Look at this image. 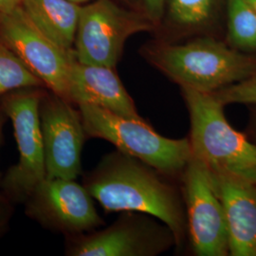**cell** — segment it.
I'll list each match as a JSON object with an SVG mask.
<instances>
[{"instance_id":"obj_2","label":"cell","mask_w":256,"mask_h":256,"mask_svg":"<svg viewBox=\"0 0 256 256\" xmlns=\"http://www.w3.org/2000/svg\"><path fill=\"white\" fill-rule=\"evenodd\" d=\"M148 57L182 88L205 93L218 92L256 74V58L210 38L154 46Z\"/></svg>"},{"instance_id":"obj_19","label":"cell","mask_w":256,"mask_h":256,"mask_svg":"<svg viewBox=\"0 0 256 256\" xmlns=\"http://www.w3.org/2000/svg\"><path fill=\"white\" fill-rule=\"evenodd\" d=\"M8 117L4 113L3 110L0 106V144L2 140V130L3 126ZM0 183H1V176H0ZM12 203L4 196V194L0 189V238L6 232L7 225L9 223L10 214H12Z\"/></svg>"},{"instance_id":"obj_15","label":"cell","mask_w":256,"mask_h":256,"mask_svg":"<svg viewBox=\"0 0 256 256\" xmlns=\"http://www.w3.org/2000/svg\"><path fill=\"white\" fill-rule=\"evenodd\" d=\"M228 36L234 48L256 50V12L246 0H227Z\"/></svg>"},{"instance_id":"obj_1","label":"cell","mask_w":256,"mask_h":256,"mask_svg":"<svg viewBox=\"0 0 256 256\" xmlns=\"http://www.w3.org/2000/svg\"><path fill=\"white\" fill-rule=\"evenodd\" d=\"M150 168L118 150L102 160L84 186L106 212H140L158 218L180 243L186 229L182 203L174 188Z\"/></svg>"},{"instance_id":"obj_21","label":"cell","mask_w":256,"mask_h":256,"mask_svg":"<svg viewBox=\"0 0 256 256\" xmlns=\"http://www.w3.org/2000/svg\"><path fill=\"white\" fill-rule=\"evenodd\" d=\"M23 0H0V19L22 6Z\"/></svg>"},{"instance_id":"obj_9","label":"cell","mask_w":256,"mask_h":256,"mask_svg":"<svg viewBox=\"0 0 256 256\" xmlns=\"http://www.w3.org/2000/svg\"><path fill=\"white\" fill-rule=\"evenodd\" d=\"M184 176L187 223L194 252L200 256L229 254L226 216L209 167L192 153Z\"/></svg>"},{"instance_id":"obj_5","label":"cell","mask_w":256,"mask_h":256,"mask_svg":"<svg viewBox=\"0 0 256 256\" xmlns=\"http://www.w3.org/2000/svg\"><path fill=\"white\" fill-rule=\"evenodd\" d=\"M41 88L10 92L0 100V106L12 120L19 151V160L1 180L0 189L12 204L25 203L39 183L46 178L44 144L39 104Z\"/></svg>"},{"instance_id":"obj_7","label":"cell","mask_w":256,"mask_h":256,"mask_svg":"<svg viewBox=\"0 0 256 256\" xmlns=\"http://www.w3.org/2000/svg\"><path fill=\"white\" fill-rule=\"evenodd\" d=\"M0 42L18 56L50 92L68 100L74 48L66 50L45 34L19 7L0 19Z\"/></svg>"},{"instance_id":"obj_24","label":"cell","mask_w":256,"mask_h":256,"mask_svg":"<svg viewBox=\"0 0 256 256\" xmlns=\"http://www.w3.org/2000/svg\"><path fill=\"white\" fill-rule=\"evenodd\" d=\"M254 120H256V119H254Z\"/></svg>"},{"instance_id":"obj_23","label":"cell","mask_w":256,"mask_h":256,"mask_svg":"<svg viewBox=\"0 0 256 256\" xmlns=\"http://www.w3.org/2000/svg\"><path fill=\"white\" fill-rule=\"evenodd\" d=\"M70 1H74L75 3H78V4L82 5V4H86V3L90 2L92 0H70Z\"/></svg>"},{"instance_id":"obj_13","label":"cell","mask_w":256,"mask_h":256,"mask_svg":"<svg viewBox=\"0 0 256 256\" xmlns=\"http://www.w3.org/2000/svg\"><path fill=\"white\" fill-rule=\"evenodd\" d=\"M68 101L77 106L93 104L122 117L142 119L113 68L82 64L76 57L70 66Z\"/></svg>"},{"instance_id":"obj_12","label":"cell","mask_w":256,"mask_h":256,"mask_svg":"<svg viewBox=\"0 0 256 256\" xmlns=\"http://www.w3.org/2000/svg\"><path fill=\"white\" fill-rule=\"evenodd\" d=\"M210 173L226 216L229 254L256 256V183L234 174Z\"/></svg>"},{"instance_id":"obj_18","label":"cell","mask_w":256,"mask_h":256,"mask_svg":"<svg viewBox=\"0 0 256 256\" xmlns=\"http://www.w3.org/2000/svg\"><path fill=\"white\" fill-rule=\"evenodd\" d=\"M222 104H256V74L212 93Z\"/></svg>"},{"instance_id":"obj_3","label":"cell","mask_w":256,"mask_h":256,"mask_svg":"<svg viewBox=\"0 0 256 256\" xmlns=\"http://www.w3.org/2000/svg\"><path fill=\"white\" fill-rule=\"evenodd\" d=\"M191 120L192 153L212 172L256 183V146L230 126L212 93L182 88Z\"/></svg>"},{"instance_id":"obj_10","label":"cell","mask_w":256,"mask_h":256,"mask_svg":"<svg viewBox=\"0 0 256 256\" xmlns=\"http://www.w3.org/2000/svg\"><path fill=\"white\" fill-rule=\"evenodd\" d=\"M46 176L76 180L86 134L80 110L54 92H43L39 104Z\"/></svg>"},{"instance_id":"obj_16","label":"cell","mask_w":256,"mask_h":256,"mask_svg":"<svg viewBox=\"0 0 256 256\" xmlns=\"http://www.w3.org/2000/svg\"><path fill=\"white\" fill-rule=\"evenodd\" d=\"M42 86L43 82L28 68L18 56L0 42V100L10 92Z\"/></svg>"},{"instance_id":"obj_20","label":"cell","mask_w":256,"mask_h":256,"mask_svg":"<svg viewBox=\"0 0 256 256\" xmlns=\"http://www.w3.org/2000/svg\"><path fill=\"white\" fill-rule=\"evenodd\" d=\"M167 0H142L146 16L153 22H158L162 18Z\"/></svg>"},{"instance_id":"obj_11","label":"cell","mask_w":256,"mask_h":256,"mask_svg":"<svg viewBox=\"0 0 256 256\" xmlns=\"http://www.w3.org/2000/svg\"><path fill=\"white\" fill-rule=\"evenodd\" d=\"M169 236L173 234H160L144 223L122 218L104 230L68 236L66 252L74 256H153L169 245Z\"/></svg>"},{"instance_id":"obj_22","label":"cell","mask_w":256,"mask_h":256,"mask_svg":"<svg viewBox=\"0 0 256 256\" xmlns=\"http://www.w3.org/2000/svg\"><path fill=\"white\" fill-rule=\"evenodd\" d=\"M248 4L256 12V0H246Z\"/></svg>"},{"instance_id":"obj_6","label":"cell","mask_w":256,"mask_h":256,"mask_svg":"<svg viewBox=\"0 0 256 256\" xmlns=\"http://www.w3.org/2000/svg\"><path fill=\"white\" fill-rule=\"evenodd\" d=\"M147 16L124 9L112 0L82 5L74 54L82 64L115 68L128 38L154 28Z\"/></svg>"},{"instance_id":"obj_4","label":"cell","mask_w":256,"mask_h":256,"mask_svg":"<svg viewBox=\"0 0 256 256\" xmlns=\"http://www.w3.org/2000/svg\"><path fill=\"white\" fill-rule=\"evenodd\" d=\"M78 108L86 137L106 140L120 152L160 172H180L192 156L190 140L164 137L142 119L122 117L88 104H79Z\"/></svg>"},{"instance_id":"obj_8","label":"cell","mask_w":256,"mask_h":256,"mask_svg":"<svg viewBox=\"0 0 256 256\" xmlns=\"http://www.w3.org/2000/svg\"><path fill=\"white\" fill-rule=\"evenodd\" d=\"M88 189L75 180L48 178L37 185L25 202L26 214L44 228L66 236L104 224Z\"/></svg>"},{"instance_id":"obj_14","label":"cell","mask_w":256,"mask_h":256,"mask_svg":"<svg viewBox=\"0 0 256 256\" xmlns=\"http://www.w3.org/2000/svg\"><path fill=\"white\" fill-rule=\"evenodd\" d=\"M22 8L55 43L72 50L82 5L70 0H23Z\"/></svg>"},{"instance_id":"obj_17","label":"cell","mask_w":256,"mask_h":256,"mask_svg":"<svg viewBox=\"0 0 256 256\" xmlns=\"http://www.w3.org/2000/svg\"><path fill=\"white\" fill-rule=\"evenodd\" d=\"M216 0H170V18L182 27H200L212 18Z\"/></svg>"}]
</instances>
